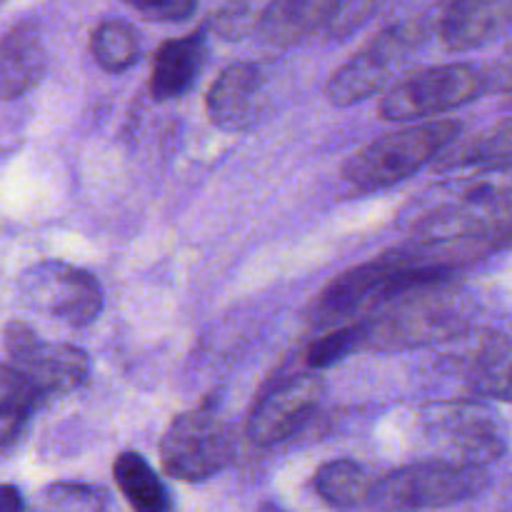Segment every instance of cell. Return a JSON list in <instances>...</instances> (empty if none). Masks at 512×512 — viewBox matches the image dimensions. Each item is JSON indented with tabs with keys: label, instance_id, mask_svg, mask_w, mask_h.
<instances>
[{
	"label": "cell",
	"instance_id": "1",
	"mask_svg": "<svg viewBox=\"0 0 512 512\" xmlns=\"http://www.w3.org/2000/svg\"><path fill=\"white\" fill-rule=\"evenodd\" d=\"M413 245L443 268L478 260L512 240V163H488L440 183L403 215Z\"/></svg>",
	"mask_w": 512,
	"mask_h": 512
},
{
	"label": "cell",
	"instance_id": "2",
	"mask_svg": "<svg viewBox=\"0 0 512 512\" xmlns=\"http://www.w3.org/2000/svg\"><path fill=\"white\" fill-rule=\"evenodd\" d=\"M458 120H430L375 138L343 165L348 183L360 190H383L403 183L445 153L460 138Z\"/></svg>",
	"mask_w": 512,
	"mask_h": 512
},
{
	"label": "cell",
	"instance_id": "3",
	"mask_svg": "<svg viewBox=\"0 0 512 512\" xmlns=\"http://www.w3.org/2000/svg\"><path fill=\"white\" fill-rule=\"evenodd\" d=\"M488 485L483 468H468L448 460H425L405 465L375 480L368 500L375 512H423L480 495Z\"/></svg>",
	"mask_w": 512,
	"mask_h": 512
},
{
	"label": "cell",
	"instance_id": "4",
	"mask_svg": "<svg viewBox=\"0 0 512 512\" xmlns=\"http://www.w3.org/2000/svg\"><path fill=\"white\" fill-rule=\"evenodd\" d=\"M233 458V430L213 405L178 415L160 440V460L165 473L185 483L213 478L228 468Z\"/></svg>",
	"mask_w": 512,
	"mask_h": 512
},
{
	"label": "cell",
	"instance_id": "5",
	"mask_svg": "<svg viewBox=\"0 0 512 512\" xmlns=\"http://www.w3.org/2000/svg\"><path fill=\"white\" fill-rule=\"evenodd\" d=\"M485 93L483 70L465 63L415 70L393 85L380 100L385 120H415L450 113Z\"/></svg>",
	"mask_w": 512,
	"mask_h": 512
},
{
	"label": "cell",
	"instance_id": "6",
	"mask_svg": "<svg viewBox=\"0 0 512 512\" xmlns=\"http://www.w3.org/2000/svg\"><path fill=\"white\" fill-rule=\"evenodd\" d=\"M425 28L418 20H403L380 30L353 58L340 65L328 80V98L333 105L348 108L378 93L388 85L395 70L423 43Z\"/></svg>",
	"mask_w": 512,
	"mask_h": 512
},
{
	"label": "cell",
	"instance_id": "7",
	"mask_svg": "<svg viewBox=\"0 0 512 512\" xmlns=\"http://www.w3.org/2000/svg\"><path fill=\"white\" fill-rule=\"evenodd\" d=\"M20 295L38 313L83 328L103 310V290L85 270L58 260H43L20 278Z\"/></svg>",
	"mask_w": 512,
	"mask_h": 512
},
{
	"label": "cell",
	"instance_id": "8",
	"mask_svg": "<svg viewBox=\"0 0 512 512\" xmlns=\"http://www.w3.org/2000/svg\"><path fill=\"white\" fill-rule=\"evenodd\" d=\"M428 433L445 450L448 463L485 468L505 453V428L498 415L480 403H445L435 405L425 418Z\"/></svg>",
	"mask_w": 512,
	"mask_h": 512
},
{
	"label": "cell",
	"instance_id": "9",
	"mask_svg": "<svg viewBox=\"0 0 512 512\" xmlns=\"http://www.w3.org/2000/svg\"><path fill=\"white\" fill-rule=\"evenodd\" d=\"M3 338L13 368L28 378L40 398L70 393L88 383L90 360L75 345L43 343L35 330L20 320L8 323Z\"/></svg>",
	"mask_w": 512,
	"mask_h": 512
},
{
	"label": "cell",
	"instance_id": "10",
	"mask_svg": "<svg viewBox=\"0 0 512 512\" xmlns=\"http://www.w3.org/2000/svg\"><path fill=\"white\" fill-rule=\"evenodd\" d=\"M320 398H323V380L318 375H293L273 383L250 410V443L260 448L283 443L308 420Z\"/></svg>",
	"mask_w": 512,
	"mask_h": 512
},
{
	"label": "cell",
	"instance_id": "11",
	"mask_svg": "<svg viewBox=\"0 0 512 512\" xmlns=\"http://www.w3.org/2000/svg\"><path fill=\"white\" fill-rule=\"evenodd\" d=\"M265 108V78L255 63H233L218 75L205 98V110L220 130H245Z\"/></svg>",
	"mask_w": 512,
	"mask_h": 512
},
{
	"label": "cell",
	"instance_id": "12",
	"mask_svg": "<svg viewBox=\"0 0 512 512\" xmlns=\"http://www.w3.org/2000/svg\"><path fill=\"white\" fill-rule=\"evenodd\" d=\"M512 23V0H448L440 18V40L450 50H473Z\"/></svg>",
	"mask_w": 512,
	"mask_h": 512
},
{
	"label": "cell",
	"instance_id": "13",
	"mask_svg": "<svg viewBox=\"0 0 512 512\" xmlns=\"http://www.w3.org/2000/svg\"><path fill=\"white\" fill-rule=\"evenodd\" d=\"M343 0H270L255 20L260 38L278 48L303 43L330 25Z\"/></svg>",
	"mask_w": 512,
	"mask_h": 512
},
{
	"label": "cell",
	"instance_id": "14",
	"mask_svg": "<svg viewBox=\"0 0 512 512\" xmlns=\"http://www.w3.org/2000/svg\"><path fill=\"white\" fill-rule=\"evenodd\" d=\"M45 43L35 23H18L0 38V100H15L43 78Z\"/></svg>",
	"mask_w": 512,
	"mask_h": 512
},
{
	"label": "cell",
	"instance_id": "15",
	"mask_svg": "<svg viewBox=\"0 0 512 512\" xmlns=\"http://www.w3.org/2000/svg\"><path fill=\"white\" fill-rule=\"evenodd\" d=\"M205 63V33L165 40L153 58L150 93L155 100H173L188 93Z\"/></svg>",
	"mask_w": 512,
	"mask_h": 512
},
{
	"label": "cell",
	"instance_id": "16",
	"mask_svg": "<svg viewBox=\"0 0 512 512\" xmlns=\"http://www.w3.org/2000/svg\"><path fill=\"white\" fill-rule=\"evenodd\" d=\"M465 380L483 398L512 403V335H490L465 360Z\"/></svg>",
	"mask_w": 512,
	"mask_h": 512
},
{
	"label": "cell",
	"instance_id": "17",
	"mask_svg": "<svg viewBox=\"0 0 512 512\" xmlns=\"http://www.w3.org/2000/svg\"><path fill=\"white\" fill-rule=\"evenodd\" d=\"M113 475L118 490L135 512H170V495L148 460L125 450L115 458Z\"/></svg>",
	"mask_w": 512,
	"mask_h": 512
},
{
	"label": "cell",
	"instance_id": "18",
	"mask_svg": "<svg viewBox=\"0 0 512 512\" xmlns=\"http://www.w3.org/2000/svg\"><path fill=\"white\" fill-rule=\"evenodd\" d=\"M375 480L355 460H330L315 473V490L325 503L335 508H355L365 503Z\"/></svg>",
	"mask_w": 512,
	"mask_h": 512
},
{
	"label": "cell",
	"instance_id": "19",
	"mask_svg": "<svg viewBox=\"0 0 512 512\" xmlns=\"http://www.w3.org/2000/svg\"><path fill=\"white\" fill-rule=\"evenodd\" d=\"M40 395L13 365H0V448L15 443L28 425Z\"/></svg>",
	"mask_w": 512,
	"mask_h": 512
},
{
	"label": "cell",
	"instance_id": "20",
	"mask_svg": "<svg viewBox=\"0 0 512 512\" xmlns=\"http://www.w3.org/2000/svg\"><path fill=\"white\" fill-rule=\"evenodd\" d=\"M90 53L105 73H123L140 58V38L125 20H103L93 30Z\"/></svg>",
	"mask_w": 512,
	"mask_h": 512
},
{
	"label": "cell",
	"instance_id": "21",
	"mask_svg": "<svg viewBox=\"0 0 512 512\" xmlns=\"http://www.w3.org/2000/svg\"><path fill=\"white\" fill-rule=\"evenodd\" d=\"M355 353H363V330H360L358 320H350L310 345L308 365L315 370L333 368Z\"/></svg>",
	"mask_w": 512,
	"mask_h": 512
},
{
	"label": "cell",
	"instance_id": "22",
	"mask_svg": "<svg viewBox=\"0 0 512 512\" xmlns=\"http://www.w3.org/2000/svg\"><path fill=\"white\" fill-rule=\"evenodd\" d=\"M35 512H105V495L85 485H53Z\"/></svg>",
	"mask_w": 512,
	"mask_h": 512
},
{
	"label": "cell",
	"instance_id": "23",
	"mask_svg": "<svg viewBox=\"0 0 512 512\" xmlns=\"http://www.w3.org/2000/svg\"><path fill=\"white\" fill-rule=\"evenodd\" d=\"M123 3L155 23H180L198 8V0H123Z\"/></svg>",
	"mask_w": 512,
	"mask_h": 512
},
{
	"label": "cell",
	"instance_id": "24",
	"mask_svg": "<svg viewBox=\"0 0 512 512\" xmlns=\"http://www.w3.org/2000/svg\"><path fill=\"white\" fill-rule=\"evenodd\" d=\"M485 93H512V43L483 70Z\"/></svg>",
	"mask_w": 512,
	"mask_h": 512
},
{
	"label": "cell",
	"instance_id": "25",
	"mask_svg": "<svg viewBox=\"0 0 512 512\" xmlns=\"http://www.w3.org/2000/svg\"><path fill=\"white\" fill-rule=\"evenodd\" d=\"M250 25V13L245 5H228L225 10H220V15L215 18V30L228 38H238L245 33V28Z\"/></svg>",
	"mask_w": 512,
	"mask_h": 512
},
{
	"label": "cell",
	"instance_id": "26",
	"mask_svg": "<svg viewBox=\"0 0 512 512\" xmlns=\"http://www.w3.org/2000/svg\"><path fill=\"white\" fill-rule=\"evenodd\" d=\"M0 512H25L23 495L15 485H0Z\"/></svg>",
	"mask_w": 512,
	"mask_h": 512
},
{
	"label": "cell",
	"instance_id": "27",
	"mask_svg": "<svg viewBox=\"0 0 512 512\" xmlns=\"http://www.w3.org/2000/svg\"><path fill=\"white\" fill-rule=\"evenodd\" d=\"M0 5H3V0H0Z\"/></svg>",
	"mask_w": 512,
	"mask_h": 512
},
{
	"label": "cell",
	"instance_id": "28",
	"mask_svg": "<svg viewBox=\"0 0 512 512\" xmlns=\"http://www.w3.org/2000/svg\"><path fill=\"white\" fill-rule=\"evenodd\" d=\"M273 512H278V510H273Z\"/></svg>",
	"mask_w": 512,
	"mask_h": 512
}]
</instances>
